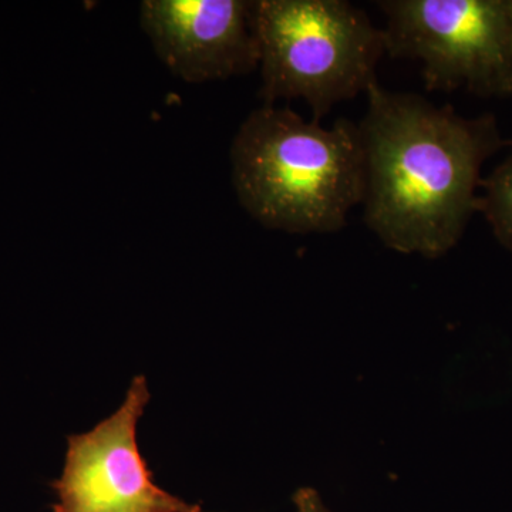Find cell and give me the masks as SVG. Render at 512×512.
Returning a JSON list of instances; mask_svg holds the SVG:
<instances>
[{
    "label": "cell",
    "instance_id": "cell-1",
    "mask_svg": "<svg viewBox=\"0 0 512 512\" xmlns=\"http://www.w3.org/2000/svg\"><path fill=\"white\" fill-rule=\"evenodd\" d=\"M360 121L363 220L400 254L436 259L451 251L477 212L481 168L507 141L493 114L474 119L379 82Z\"/></svg>",
    "mask_w": 512,
    "mask_h": 512
},
{
    "label": "cell",
    "instance_id": "cell-8",
    "mask_svg": "<svg viewBox=\"0 0 512 512\" xmlns=\"http://www.w3.org/2000/svg\"><path fill=\"white\" fill-rule=\"evenodd\" d=\"M296 512H332L323 503L318 491L311 487H302L293 494Z\"/></svg>",
    "mask_w": 512,
    "mask_h": 512
},
{
    "label": "cell",
    "instance_id": "cell-9",
    "mask_svg": "<svg viewBox=\"0 0 512 512\" xmlns=\"http://www.w3.org/2000/svg\"><path fill=\"white\" fill-rule=\"evenodd\" d=\"M507 146H512V140L511 141H507Z\"/></svg>",
    "mask_w": 512,
    "mask_h": 512
},
{
    "label": "cell",
    "instance_id": "cell-5",
    "mask_svg": "<svg viewBox=\"0 0 512 512\" xmlns=\"http://www.w3.org/2000/svg\"><path fill=\"white\" fill-rule=\"evenodd\" d=\"M146 376L131 380L116 413L93 430L67 437L53 512H204L154 483L141 456L137 424L150 402Z\"/></svg>",
    "mask_w": 512,
    "mask_h": 512
},
{
    "label": "cell",
    "instance_id": "cell-3",
    "mask_svg": "<svg viewBox=\"0 0 512 512\" xmlns=\"http://www.w3.org/2000/svg\"><path fill=\"white\" fill-rule=\"evenodd\" d=\"M264 104L302 99L315 121L377 82L386 55L383 30L346 0H255Z\"/></svg>",
    "mask_w": 512,
    "mask_h": 512
},
{
    "label": "cell",
    "instance_id": "cell-4",
    "mask_svg": "<svg viewBox=\"0 0 512 512\" xmlns=\"http://www.w3.org/2000/svg\"><path fill=\"white\" fill-rule=\"evenodd\" d=\"M384 49L423 63L427 92L512 97V0H380Z\"/></svg>",
    "mask_w": 512,
    "mask_h": 512
},
{
    "label": "cell",
    "instance_id": "cell-6",
    "mask_svg": "<svg viewBox=\"0 0 512 512\" xmlns=\"http://www.w3.org/2000/svg\"><path fill=\"white\" fill-rule=\"evenodd\" d=\"M249 0H144L141 29L187 83L244 76L259 66Z\"/></svg>",
    "mask_w": 512,
    "mask_h": 512
},
{
    "label": "cell",
    "instance_id": "cell-2",
    "mask_svg": "<svg viewBox=\"0 0 512 512\" xmlns=\"http://www.w3.org/2000/svg\"><path fill=\"white\" fill-rule=\"evenodd\" d=\"M229 158L239 204L265 228L333 234L362 204V138L348 119L323 127L264 104L238 128Z\"/></svg>",
    "mask_w": 512,
    "mask_h": 512
},
{
    "label": "cell",
    "instance_id": "cell-7",
    "mask_svg": "<svg viewBox=\"0 0 512 512\" xmlns=\"http://www.w3.org/2000/svg\"><path fill=\"white\" fill-rule=\"evenodd\" d=\"M480 188L483 194L478 195L477 212L484 215L497 241L512 252V151L481 180Z\"/></svg>",
    "mask_w": 512,
    "mask_h": 512
}]
</instances>
